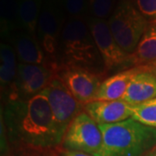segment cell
Segmentation results:
<instances>
[{
  "label": "cell",
  "mask_w": 156,
  "mask_h": 156,
  "mask_svg": "<svg viewBox=\"0 0 156 156\" xmlns=\"http://www.w3.org/2000/svg\"><path fill=\"white\" fill-rule=\"evenodd\" d=\"M4 122L10 140L19 147L50 150L62 145L63 137L42 92L27 99L9 101Z\"/></svg>",
  "instance_id": "obj_1"
},
{
  "label": "cell",
  "mask_w": 156,
  "mask_h": 156,
  "mask_svg": "<svg viewBox=\"0 0 156 156\" xmlns=\"http://www.w3.org/2000/svg\"><path fill=\"white\" fill-rule=\"evenodd\" d=\"M57 63L85 68L106 75L87 19H66L59 42Z\"/></svg>",
  "instance_id": "obj_2"
},
{
  "label": "cell",
  "mask_w": 156,
  "mask_h": 156,
  "mask_svg": "<svg viewBox=\"0 0 156 156\" xmlns=\"http://www.w3.org/2000/svg\"><path fill=\"white\" fill-rule=\"evenodd\" d=\"M99 127L102 145L97 156H144L156 146V128L132 118Z\"/></svg>",
  "instance_id": "obj_3"
},
{
  "label": "cell",
  "mask_w": 156,
  "mask_h": 156,
  "mask_svg": "<svg viewBox=\"0 0 156 156\" xmlns=\"http://www.w3.org/2000/svg\"><path fill=\"white\" fill-rule=\"evenodd\" d=\"M108 22L117 44L129 55L134 53L148 24L132 0H118Z\"/></svg>",
  "instance_id": "obj_4"
},
{
  "label": "cell",
  "mask_w": 156,
  "mask_h": 156,
  "mask_svg": "<svg viewBox=\"0 0 156 156\" xmlns=\"http://www.w3.org/2000/svg\"><path fill=\"white\" fill-rule=\"evenodd\" d=\"M67 19L58 0H44L39 16L37 37L54 64L58 66L57 54L62 30Z\"/></svg>",
  "instance_id": "obj_5"
},
{
  "label": "cell",
  "mask_w": 156,
  "mask_h": 156,
  "mask_svg": "<svg viewBox=\"0 0 156 156\" xmlns=\"http://www.w3.org/2000/svg\"><path fill=\"white\" fill-rule=\"evenodd\" d=\"M102 145V133L99 125L85 112L73 119L63 136L64 150L77 151L97 156Z\"/></svg>",
  "instance_id": "obj_6"
},
{
  "label": "cell",
  "mask_w": 156,
  "mask_h": 156,
  "mask_svg": "<svg viewBox=\"0 0 156 156\" xmlns=\"http://www.w3.org/2000/svg\"><path fill=\"white\" fill-rule=\"evenodd\" d=\"M55 75L73 96L83 104L93 101L105 76L104 74L89 69L64 64L57 66Z\"/></svg>",
  "instance_id": "obj_7"
},
{
  "label": "cell",
  "mask_w": 156,
  "mask_h": 156,
  "mask_svg": "<svg viewBox=\"0 0 156 156\" xmlns=\"http://www.w3.org/2000/svg\"><path fill=\"white\" fill-rule=\"evenodd\" d=\"M42 93L48 99L57 128L63 137L73 119L83 111L84 104L73 96L56 75Z\"/></svg>",
  "instance_id": "obj_8"
},
{
  "label": "cell",
  "mask_w": 156,
  "mask_h": 156,
  "mask_svg": "<svg viewBox=\"0 0 156 156\" xmlns=\"http://www.w3.org/2000/svg\"><path fill=\"white\" fill-rule=\"evenodd\" d=\"M54 68L37 64H17V77L9 101L27 99L41 93L55 76Z\"/></svg>",
  "instance_id": "obj_9"
},
{
  "label": "cell",
  "mask_w": 156,
  "mask_h": 156,
  "mask_svg": "<svg viewBox=\"0 0 156 156\" xmlns=\"http://www.w3.org/2000/svg\"><path fill=\"white\" fill-rule=\"evenodd\" d=\"M87 23L95 40L106 71L122 65L129 61V54L126 53L117 44L112 34L108 22L105 19L89 17Z\"/></svg>",
  "instance_id": "obj_10"
},
{
  "label": "cell",
  "mask_w": 156,
  "mask_h": 156,
  "mask_svg": "<svg viewBox=\"0 0 156 156\" xmlns=\"http://www.w3.org/2000/svg\"><path fill=\"white\" fill-rule=\"evenodd\" d=\"M83 112L98 125L112 124L132 117L133 105L123 100L92 101L83 105Z\"/></svg>",
  "instance_id": "obj_11"
},
{
  "label": "cell",
  "mask_w": 156,
  "mask_h": 156,
  "mask_svg": "<svg viewBox=\"0 0 156 156\" xmlns=\"http://www.w3.org/2000/svg\"><path fill=\"white\" fill-rule=\"evenodd\" d=\"M19 63L50 66L56 69L57 66L46 55L37 37L18 29L10 37Z\"/></svg>",
  "instance_id": "obj_12"
},
{
  "label": "cell",
  "mask_w": 156,
  "mask_h": 156,
  "mask_svg": "<svg viewBox=\"0 0 156 156\" xmlns=\"http://www.w3.org/2000/svg\"><path fill=\"white\" fill-rule=\"evenodd\" d=\"M144 69L143 66H134L103 80L93 101H115L122 99L132 78Z\"/></svg>",
  "instance_id": "obj_13"
},
{
  "label": "cell",
  "mask_w": 156,
  "mask_h": 156,
  "mask_svg": "<svg viewBox=\"0 0 156 156\" xmlns=\"http://www.w3.org/2000/svg\"><path fill=\"white\" fill-rule=\"evenodd\" d=\"M154 98H156V76L144 67L132 78L122 100L135 106Z\"/></svg>",
  "instance_id": "obj_14"
},
{
  "label": "cell",
  "mask_w": 156,
  "mask_h": 156,
  "mask_svg": "<svg viewBox=\"0 0 156 156\" xmlns=\"http://www.w3.org/2000/svg\"><path fill=\"white\" fill-rule=\"evenodd\" d=\"M156 61V23H148L136 49L129 56L134 66H146Z\"/></svg>",
  "instance_id": "obj_15"
},
{
  "label": "cell",
  "mask_w": 156,
  "mask_h": 156,
  "mask_svg": "<svg viewBox=\"0 0 156 156\" xmlns=\"http://www.w3.org/2000/svg\"><path fill=\"white\" fill-rule=\"evenodd\" d=\"M17 55L12 45L1 43L0 44V82L1 89H9V98L12 94L17 77Z\"/></svg>",
  "instance_id": "obj_16"
},
{
  "label": "cell",
  "mask_w": 156,
  "mask_h": 156,
  "mask_svg": "<svg viewBox=\"0 0 156 156\" xmlns=\"http://www.w3.org/2000/svg\"><path fill=\"white\" fill-rule=\"evenodd\" d=\"M44 0H18L19 29L37 37L39 16Z\"/></svg>",
  "instance_id": "obj_17"
},
{
  "label": "cell",
  "mask_w": 156,
  "mask_h": 156,
  "mask_svg": "<svg viewBox=\"0 0 156 156\" xmlns=\"http://www.w3.org/2000/svg\"><path fill=\"white\" fill-rule=\"evenodd\" d=\"M1 35L11 37L19 29L18 0H1Z\"/></svg>",
  "instance_id": "obj_18"
},
{
  "label": "cell",
  "mask_w": 156,
  "mask_h": 156,
  "mask_svg": "<svg viewBox=\"0 0 156 156\" xmlns=\"http://www.w3.org/2000/svg\"><path fill=\"white\" fill-rule=\"evenodd\" d=\"M131 118L147 127L156 128V98L133 106Z\"/></svg>",
  "instance_id": "obj_19"
},
{
  "label": "cell",
  "mask_w": 156,
  "mask_h": 156,
  "mask_svg": "<svg viewBox=\"0 0 156 156\" xmlns=\"http://www.w3.org/2000/svg\"><path fill=\"white\" fill-rule=\"evenodd\" d=\"M89 17L108 20L115 11L117 0H86Z\"/></svg>",
  "instance_id": "obj_20"
},
{
  "label": "cell",
  "mask_w": 156,
  "mask_h": 156,
  "mask_svg": "<svg viewBox=\"0 0 156 156\" xmlns=\"http://www.w3.org/2000/svg\"><path fill=\"white\" fill-rule=\"evenodd\" d=\"M67 18H84L89 17L86 0H58Z\"/></svg>",
  "instance_id": "obj_21"
},
{
  "label": "cell",
  "mask_w": 156,
  "mask_h": 156,
  "mask_svg": "<svg viewBox=\"0 0 156 156\" xmlns=\"http://www.w3.org/2000/svg\"><path fill=\"white\" fill-rule=\"evenodd\" d=\"M135 7L148 23H156V0H133Z\"/></svg>",
  "instance_id": "obj_22"
},
{
  "label": "cell",
  "mask_w": 156,
  "mask_h": 156,
  "mask_svg": "<svg viewBox=\"0 0 156 156\" xmlns=\"http://www.w3.org/2000/svg\"><path fill=\"white\" fill-rule=\"evenodd\" d=\"M11 156H56V154L53 149L45 150L30 147H19V150L15 154Z\"/></svg>",
  "instance_id": "obj_23"
},
{
  "label": "cell",
  "mask_w": 156,
  "mask_h": 156,
  "mask_svg": "<svg viewBox=\"0 0 156 156\" xmlns=\"http://www.w3.org/2000/svg\"><path fill=\"white\" fill-rule=\"evenodd\" d=\"M62 156H95L86 153L77 152V151H69V150H62L61 153Z\"/></svg>",
  "instance_id": "obj_24"
},
{
  "label": "cell",
  "mask_w": 156,
  "mask_h": 156,
  "mask_svg": "<svg viewBox=\"0 0 156 156\" xmlns=\"http://www.w3.org/2000/svg\"><path fill=\"white\" fill-rule=\"evenodd\" d=\"M144 67L146 68L147 70H148L149 72L153 73V74L156 76V61L153 62L152 63L148 64V65H146Z\"/></svg>",
  "instance_id": "obj_25"
},
{
  "label": "cell",
  "mask_w": 156,
  "mask_h": 156,
  "mask_svg": "<svg viewBox=\"0 0 156 156\" xmlns=\"http://www.w3.org/2000/svg\"><path fill=\"white\" fill-rule=\"evenodd\" d=\"M148 155L149 156H156V146L154 147V149L151 151L150 153L148 154Z\"/></svg>",
  "instance_id": "obj_26"
},
{
  "label": "cell",
  "mask_w": 156,
  "mask_h": 156,
  "mask_svg": "<svg viewBox=\"0 0 156 156\" xmlns=\"http://www.w3.org/2000/svg\"><path fill=\"white\" fill-rule=\"evenodd\" d=\"M146 156H149V155H148V154H147V155H146Z\"/></svg>",
  "instance_id": "obj_27"
},
{
  "label": "cell",
  "mask_w": 156,
  "mask_h": 156,
  "mask_svg": "<svg viewBox=\"0 0 156 156\" xmlns=\"http://www.w3.org/2000/svg\"><path fill=\"white\" fill-rule=\"evenodd\" d=\"M132 1H133V0H132Z\"/></svg>",
  "instance_id": "obj_28"
}]
</instances>
